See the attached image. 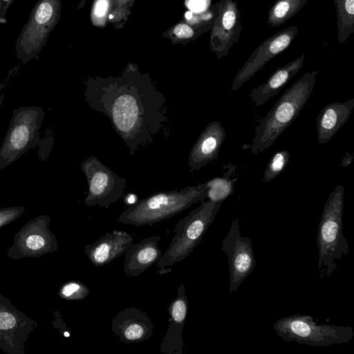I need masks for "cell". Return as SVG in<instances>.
I'll return each mask as SVG.
<instances>
[{"instance_id": "6da1fadb", "label": "cell", "mask_w": 354, "mask_h": 354, "mask_svg": "<svg viewBox=\"0 0 354 354\" xmlns=\"http://www.w3.org/2000/svg\"><path fill=\"white\" fill-rule=\"evenodd\" d=\"M85 85V101L109 118L131 156L151 145L167 120L166 99L147 77L91 79Z\"/></svg>"}, {"instance_id": "7a4b0ae2", "label": "cell", "mask_w": 354, "mask_h": 354, "mask_svg": "<svg viewBox=\"0 0 354 354\" xmlns=\"http://www.w3.org/2000/svg\"><path fill=\"white\" fill-rule=\"evenodd\" d=\"M317 72L306 74L287 88L255 127L251 145L257 155L269 148L293 122L309 100Z\"/></svg>"}, {"instance_id": "3957f363", "label": "cell", "mask_w": 354, "mask_h": 354, "mask_svg": "<svg viewBox=\"0 0 354 354\" xmlns=\"http://www.w3.org/2000/svg\"><path fill=\"white\" fill-rule=\"evenodd\" d=\"M206 183L187 186L180 190L156 192L125 209L118 221L127 225H152L169 218L207 198Z\"/></svg>"}, {"instance_id": "277c9868", "label": "cell", "mask_w": 354, "mask_h": 354, "mask_svg": "<svg viewBox=\"0 0 354 354\" xmlns=\"http://www.w3.org/2000/svg\"><path fill=\"white\" fill-rule=\"evenodd\" d=\"M344 193L343 186L337 185L329 194L321 215L317 236L321 277L330 276L337 268L336 261L347 256L350 250L343 232Z\"/></svg>"}, {"instance_id": "5b68a950", "label": "cell", "mask_w": 354, "mask_h": 354, "mask_svg": "<svg viewBox=\"0 0 354 354\" xmlns=\"http://www.w3.org/2000/svg\"><path fill=\"white\" fill-rule=\"evenodd\" d=\"M223 202L202 201L174 226L175 234L159 261L156 263L158 273L170 272L169 268L185 259L199 244L213 223Z\"/></svg>"}, {"instance_id": "8992f818", "label": "cell", "mask_w": 354, "mask_h": 354, "mask_svg": "<svg viewBox=\"0 0 354 354\" xmlns=\"http://www.w3.org/2000/svg\"><path fill=\"white\" fill-rule=\"evenodd\" d=\"M44 116L45 112L40 106H21L13 110L0 147V170L39 144Z\"/></svg>"}, {"instance_id": "52a82bcc", "label": "cell", "mask_w": 354, "mask_h": 354, "mask_svg": "<svg viewBox=\"0 0 354 354\" xmlns=\"http://www.w3.org/2000/svg\"><path fill=\"white\" fill-rule=\"evenodd\" d=\"M277 334L286 342L312 346H328L349 342L354 337L351 326L317 324L311 315H292L273 324Z\"/></svg>"}, {"instance_id": "ba28073f", "label": "cell", "mask_w": 354, "mask_h": 354, "mask_svg": "<svg viewBox=\"0 0 354 354\" xmlns=\"http://www.w3.org/2000/svg\"><path fill=\"white\" fill-rule=\"evenodd\" d=\"M59 0H37L15 44L17 57L26 64L37 58L54 28L59 12Z\"/></svg>"}, {"instance_id": "9c48e42d", "label": "cell", "mask_w": 354, "mask_h": 354, "mask_svg": "<svg viewBox=\"0 0 354 354\" xmlns=\"http://www.w3.org/2000/svg\"><path fill=\"white\" fill-rule=\"evenodd\" d=\"M88 186L84 204L88 207L98 205L108 208L124 194L126 180L91 156L80 165Z\"/></svg>"}, {"instance_id": "30bf717a", "label": "cell", "mask_w": 354, "mask_h": 354, "mask_svg": "<svg viewBox=\"0 0 354 354\" xmlns=\"http://www.w3.org/2000/svg\"><path fill=\"white\" fill-rule=\"evenodd\" d=\"M221 250L228 259L229 294H232L252 272L257 263L252 241L241 235L239 218L232 221L229 231L222 241Z\"/></svg>"}, {"instance_id": "8fae6325", "label": "cell", "mask_w": 354, "mask_h": 354, "mask_svg": "<svg viewBox=\"0 0 354 354\" xmlns=\"http://www.w3.org/2000/svg\"><path fill=\"white\" fill-rule=\"evenodd\" d=\"M153 328L148 315L135 307L120 310L111 320L112 332L125 344L139 343L149 339Z\"/></svg>"}, {"instance_id": "7c38bea8", "label": "cell", "mask_w": 354, "mask_h": 354, "mask_svg": "<svg viewBox=\"0 0 354 354\" xmlns=\"http://www.w3.org/2000/svg\"><path fill=\"white\" fill-rule=\"evenodd\" d=\"M188 311V299L185 288L181 283L178 288L176 297L168 307L169 326L160 346L161 353L165 354H183L184 344L183 330Z\"/></svg>"}, {"instance_id": "4fadbf2b", "label": "cell", "mask_w": 354, "mask_h": 354, "mask_svg": "<svg viewBox=\"0 0 354 354\" xmlns=\"http://www.w3.org/2000/svg\"><path fill=\"white\" fill-rule=\"evenodd\" d=\"M225 135L221 122L213 121L207 125L189 152L188 165L191 172L200 170L218 158Z\"/></svg>"}, {"instance_id": "5bb4252c", "label": "cell", "mask_w": 354, "mask_h": 354, "mask_svg": "<svg viewBox=\"0 0 354 354\" xmlns=\"http://www.w3.org/2000/svg\"><path fill=\"white\" fill-rule=\"evenodd\" d=\"M133 239L124 231L113 230L85 246V252L93 265L104 266L124 254Z\"/></svg>"}, {"instance_id": "9a60e30c", "label": "cell", "mask_w": 354, "mask_h": 354, "mask_svg": "<svg viewBox=\"0 0 354 354\" xmlns=\"http://www.w3.org/2000/svg\"><path fill=\"white\" fill-rule=\"evenodd\" d=\"M160 239V236H153L132 243L124 254L123 270L127 276L138 277L159 261L162 255L158 247Z\"/></svg>"}, {"instance_id": "2e32d148", "label": "cell", "mask_w": 354, "mask_h": 354, "mask_svg": "<svg viewBox=\"0 0 354 354\" xmlns=\"http://www.w3.org/2000/svg\"><path fill=\"white\" fill-rule=\"evenodd\" d=\"M354 108V98L346 102L328 104L316 119L317 140L325 144L337 133L350 118Z\"/></svg>"}, {"instance_id": "e0dca14e", "label": "cell", "mask_w": 354, "mask_h": 354, "mask_svg": "<svg viewBox=\"0 0 354 354\" xmlns=\"http://www.w3.org/2000/svg\"><path fill=\"white\" fill-rule=\"evenodd\" d=\"M300 62L276 71L263 84L252 89L249 94L255 107L264 104L278 93L300 68Z\"/></svg>"}, {"instance_id": "ac0fdd59", "label": "cell", "mask_w": 354, "mask_h": 354, "mask_svg": "<svg viewBox=\"0 0 354 354\" xmlns=\"http://www.w3.org/2000/svg\"><path fill=\"white\" fill-rule=\"evenodd\" d=\"M227 170L219 177L207 181V198L214 202H223L234 192V186L238 177L232 178L236 174L237 167L232 164L226 165Z\"/></svg>"}, {"instance_id": "d6986e66", "label": "cell", "mask_w": 354, "mask_h": 354, "mask_svg": "<svg viewBox=\"0 0 354 354\" xmlns=\"http://www.w3.org/2000/svg\"><path fill=\"white\" fill-rule=\"evenodd\" d=\"M290 160L287 150L276 151L270 158L263 172L262 180L270 182L277 177L286 167Z\"/></svg>"}, {"instance_id": "ffe728a7", "label": "cell", "mask_w": 354, "mask_h": 354, "mask_svg": "<svg viewBox=\"0 0 354 354\" xmlns=\"http://www.w3.org/2000/svg\"><path fill=\"white\" fill-rule=\"evenodd\" d=\"M88 288L80 281H71L62 288V294L66 298L83 299L89 294Z\"/></svg>"}, {"instance_id": "44dd1931", "label": "cell", "mask_w": 354, "mask_h": 354, "mask_svg": "<svg viewBox=\"0 0 354 354\" xmlns=\"http://www.w3.org/2000/svg\"><path fill=\"white\" fill-rule=\"evenodd\" d=\"M290 41V37L286 34L279 36L270 44L269 47L270 52L272 55L279 53L288 46Z\"/></svg>"}, {"instance_id": "7402d4cb", "label": "cell", "mask_w": 354, "mask_h": 354, "mask_svg": "<svg viewBox=\"0 0 354 354\" xmlns=\"http://www.w3.org/2000/svg\"><path fill=\"white\" fill-rule=\"evenodd\" d=\"M15 323L16 319L12 314L0 313V329H10L15 325Z\"/></svg>"}, {"instance_id": "603a6c76", "label": "cell", "mask_w": 354, "mask_h": 354, "mask_svg": "<svg viewBox=\"0 0 354 354\" xmlns=\"http://www.w3.org/2000/svg\"><path fill=\"white\" fill-rule=\"evenodd\" d=\"M174 34L180 38H189L193 34V30L186 24H178L174 30Z\"/></svg>"}, {"instance_id": "cb8c5ba5", "label": "cell", "mask_w": 354, "mask_h": 354, "mask_svg": "<svg viewBox=\"0 0 354 354\" xmlns=\"http://www.w3.org/2000/svg\"><path fill=\"white\" fill-rule=\"evenodd\" d=\"M44 239L38 235L30 236L26 240L27 246L32 250H38L44 245Z\"/></svg>"}, {"instance_id": "d4e9b609", "label": "cell", "mask_w": 354, "mask_h": 354, "mask_svg": "<svg viewBox=\"0 0 354 354\" xmlns=\"http://www.w3.org/2000/svg\"><path fill=\"white\" fill-rule=\"evenodd\" d=\"M15 0H0V24L7 22L6 14Z\"/></svg>"}, {"instance_id": "484cf974", "label": "cell", "mask_w": 354, "mask_h": 354, "mask_svg": "<svg viewBox=\"0 0 354 354\" xmlns=\"http://www.w3.org/2000/svg\"><path fill=\"white\" fill-rule=\"evenodd\" d=\"M288 9V3L286 1H281L276 5L274 9V14L277 17L281 18L287 14Z\"/></svg>"}, {"instance_id": "4316f807", "label": "cell", "mask_w": 354, "mask_h": 354, "mask_svg": "<svg viewBox=\"0 0 354 354\" xmlns=\"http://www.w3.org/2000/svg\"><path fill=\"white\" fill-rule=\"evenodd\" d=\"M235 20V13L232 10H229L223 15V24L226 29H230L234 26Z\"/></svg>"}, {"instance_id": "83f0119b", "label": "cell", "mask_w": 354, "mask_h": 354, "mask_svg": "<svg viewBox=\"0 0 354 354\" xmlns=\"http://www.w3.org/2000/svg\"><path fill=\"white\" fill-rule=\"evenodd\" d=\"M107 5L106 0H99L95 6L96 15L98 16H103L106 11Z\"/></svg>"}, {"instance_id": "f1b7e54d", "label": "cell", "mask_w": 354, "mask_h": 354, "mask_svg": "<svg viewBox=\"0 0 354 354\" xmlns=\"http://www.w3.org/2000/svg\"><path fill=\"white\" fill-rule=\"evenodd\" d=\"M204 5V0H191L189 7L192 10L197 11L203 9Z\"/></svg>"}, {"instance_id": "f546056e", "label": "cell", "mask_w": 354, "mask_h": 354, "mask_svg": "<svg viewBox=\"0 0 354 354\" xmlns=\"http://www.w3.org/2000/svg\"><path fill=\"white\" fill-rule=\"evenodd\" d=\"M354 159V156L349 153L348 151L346 152V155L342 157L341 165L344 167H348L351 164Z\"/></svg>"}, {"instance_id": "4dcf8cb0", "label": "cell", "mask_w": 354, "mask_h": 354, "mask_svg": "<svg viewBox=\"0 0 354 354\" xmlns=\"http://www.w3.org/2000/svg\"><path fill=\"white\" fill-rule=\"evenodd\" d=\"M345 8L346 11L351 14H354V0H346L345 3Z\"/></svg>"}, {"instance_id": "1f68e13d", "label": "cell", "mask_w": 354, "mask_h": 354, "mask_svg": "<svg viewBox=\"0 0 354 354\" xmlns=\"http://www.w3.org/2000/svg\"><path fill=\"white\" fill-rule=\"evenodd\" d=\"M5 86H6L5 83H2L0 84V106L2 104L3 100V96H4V93H1V91Z\"/></svg>"}]
</instances>
